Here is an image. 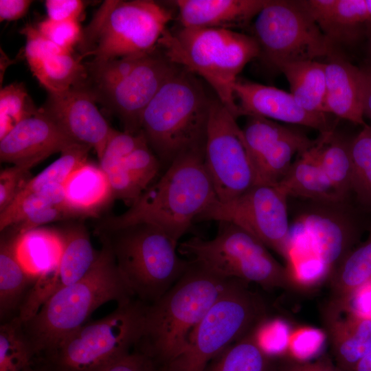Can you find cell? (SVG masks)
Listing matches in <instances>:
<instances>
[{"instance_id": "12", "label": "cell", "mask_w": 371, "mask_h": 371, "mask_svg": "<svg viewBox=\"0 0 371 371\" xmlns=\"http://www.w3.org/2000/svg\"><path fill=\"white\" fill-rule=\"evenodd\" d=\"M235 117L218 98L210 105L204 161L217 201H230L256 185L255 173Z\"/></svg>"}, {"instance_id": "25", "label": "cell", "mask_w": 371, "mask_h": 371, "mask_svg": "<svg viewBox=\"0 0 371 371\" xmlns=\"http://www.w3.org/2000/svg\"><path fill=\"white\" fill-rule=\"evenodd\" d=\"M63 246L62 233L38 227L19 235L16 249L23 268L36 281L57 267Z\"/></svg>"}, {"instance_id": "30", "label": "cell", "mask_w": 371, "mask_h": 371, "mask_svg": "<svg viewBox=\"0 0 371 371\" xmlns=\"http://www.w3.org/2000/svg\"><path fill=\"white\" fill-rule=\"evenodd\" d=\"M74 52L54 54L29 63V67L48 93H60L80 85L86 68Z\"/></svg>"}, {"instance_id": "33", "label": "cell", "mask_w": 371, "mask_h": 371, "mask_svg": "<svg viewBox=\"0 0 371 371\" xmlns=\"http://www.w3.org/2000/svg\"><path fill=\"white\" fill-rule=\"evenodd\" d=\"M91 148L89 146L80 143L68 147L60 153L58 159L37 175L30 178L15 198L24 196L47 186H63L69 177L87 162Z\"/></svg>"}, {"instance_id": "37", "label": "cell", "mask_w": 371, "mask_h": 371, "mask_svg": "<svg viewBox=\"0 0 371 371\" xmlns=\"http://www.w3.org/2000/svg\"><path fill=\"white\" fill-rule=\"evenodd\" d=\"M34 357L23 337L22 322L14 317L0 326V371H23Z\"/></svg>"}, {"instance_id": "43", "label": "cell", "mask_w": 371, "mask_h": 371, "mask_svg": "<svg viewBox=\"0 0 371 371\" xmlns=\"http://www.w3.org/2000/svg\"><path fill=\"white\" fill-rule=\"evenodd\" d=\"M276 371H343L326 355L315 361H305L293 356L280 355Z\"/></svg>"}, {"instance_id": "29", "label": "cell", "mask_w": 371, "mask_h": 371, "mask_svg": "<svg viewBox=\"0 0 371 371\" xmlns=\"http://www.w3.org/2000/svg\"><path fill=\"white\" fill-rule=\"evenodd\" d=\"M349 144L335 137L333 131L321 133L317 140L318 164L341 200L352 190V166Z\"/></svg>"}, {"instance_id": "47", "label": "cell", "mask_w": 371, "mask_h": 371, "mask_svg": "<svg viewBox=\"0 0 371 371\" xmlns=\"http://www.w3.org/2000/svg\"><path fill=\"white\" fill-rule=\"evenodd\" d=\"M363 71L364 74L363 113L371 123V68L363 69Z\"/></svg>"}, {"instance_id": "7", "label": "cell", "mask_w": 371, "mask_h": 371, "mask_svg": "<svg viewBox=\"0 0 371 371\" xmlns=\"http://www.w3.org/2000/svg\"><path fill=\"white\" fill-rule=\"evenodd\" d=\"M211 239L194 236L178 245L190 262L221 277L254 282L266 290L297 291L300 284L257 238L228 222H218Z\"/></svg>"}, {"instance_id": "23", "label": "cell", "mask_w": 371, "mask_h": 371, "mask_svg": "<svg viewBox=\"0 0 371 371\" xmlns=\"http://www.w3.org/2000/svg\"><path fill=\"white\" fill-rule=\"evenodd\" d=\"M317 140L300 153L277 184L287 196H294L318 201L336 202L341 199L321 170L317 159Z\"/></svg>"}, {"instance_id": "31", "label": "cell", "mask_w": 371, "mask_h": 371, "mask_svg": "<svg viewBox=\"0 0 371 371\" xmlns=\"http://www.w3.org/2000/svg\"><path fill=\"white\" fill-rule=\"evenodd\" d=\"M278 359L265 352L251 331L215 357L203 371H276Z\"/></svg>"}, {"instance_id": "36", "label": "cell", "mask_w": 371, "mask_h": 371, "mask_svg": "<svg viewBox=\"0 0 371 371\" xmlns=\"http://www.w3.org/2000/svg\"><path fill=\"white\" fill-rule=\"evenodd\" d=\"M54 205H67L63 186H47L22 197L15 198L0 212V230L15 225L29 214Z\"/></svg>"}, {"instance_id": "28", "label": "cell", "mask_w": 371, "mask_h": 371, "mask_svg": "<svg viewBox=\"0 0 371 371\" xmlns=\"http://www.w3.org/2000/svg\"><path fill=\"white\" fill-rule=\"evenodd\" d=\"M330 300L350 304L355 295L371 282V233L352 249L328 276Z\"/></svg>"}, {"instance_id": "2", "label": "cell", "mask_w": 371, "mask_h": 371, "mask_svg": "<svg viewBox=\"0 0 371 371\" xmlns=\"http://www.w3.org/2000/svg\"><path fill=\"white\" fill-rule=\"evenodd\" d=\"M102 240V249L90 271L53 294L35 315L22 323L23 337L34 357L84 325L101 305L110 301L118 304L134 297L109 243Z\"/></svg>"}, {"instance_id": "24", "label": "cell", "mask_w": 371, "mask_h": 371, "mask_svg": "<svg viewBox=\"0 0 371 371\" xmlns=\"http://www.w3.org/2000/svg\"><path fill=\"white\" fill-rule=\"evenodd\" d=\"M3 234L0 242L1 319L19 311L27 287L35 282L18 258L16 244L19 235L8 230L3 231Z\"/></svg>"}, {"instance_id": "6", "label": "cell", "mask_w": 371, "mask_h": 371, "mask_svg": "<svg viewBox=\"0 0 371 371\" xmlns=\"http://www.w3.org/2000/svg\"><path fill=\"white\" fill-rule=\"evenodd\" d=\"M148 304L133 297L98 320L85 324L44 355L49 371H104L137 347Z\"/></svg>"}, {"instance_id": "11", "label": "cell", "mask_w": 371, "mask_h": 371, "mask_svg": "<svg viewBox=\"0 0 371 371\" xmlns=\"http://www.w3.org/2000/svg\"><path fill=\"white\" fill-rule=\"evenodd\" d=\"M252 36L259 56L275 69L282 63L317 60L334 54L333 47L300 1L267 0L255 18Z\"/></svg>"}, {"instance_id": "16", "label": "cell", "mask_w": 371, "mask_h": 371, "mask_svg": "<svg viewBox=\"0 0 371 371\" xmlns=\"http://www.w3.org/2000/svg\"><path fill=\"white\" fill-rule=\"evenodd\" d=\"M76 143L39 108L0 139V159L30 170Z\"/></svg>"}, {"instance_id": "20", "label": "cell", "mask_w": 371, "mask_h": 371, "mask_svg": "<svg viewBox=\"0 0 371 371\" xmlns=\"http://www.w3.org/2000/svg\"><path fill=\"white\" fill-rule=\"evenodd\" d=\"M303 7L334 47L351 43L371 24V0H303Z\"/></svg>"}, {"instance_id": "41", "label": "cell", "mask_w": 371, "mask_h": 371, "mask_svg": "<svg viewBox=\"0 0 371 371\" xmlns=\"http://www.w3.org/2000/svg\"><path fill=\"white\" fill-rule=\"evenodd\" d=\"M20 32L26 39L24 54L27 64L51 55L74 52L56 45L31 24H27Z\"/></svg>"}, {"instance_id": "40", "label": "cell", "mask_w": 371, "mask_h": 371, "mask_svg": "<svg viewBox=\"0 0 371 371\" xmlns=\"http://www.w3.org/2000/svg\"><path fill=\"white\" fill-rule=\"evenodd\" d=\"M39 32L59 47L74 52L79 43L82 30L79 21H54L45 19L36 26Z\"/></svg>"}, {"instance_id": "38", "label": "cell", "mask_w": 371, "mask_h": 371, "mask_svg": "<svg viewBox=\"0 0 371 371\" xmlns=\"http://www.w3.org/2000/svg\"><path fill=\"white\" fill-rule=\"evenodd\" d=\"M39 110L23 83H12L0 91V139L19 123Z\"/></svg>"}, {"instance_id": "5", "label": "cell", "mask_w": 371, "mask_h": 371, "mask_svg": "<svg viewBox=\"0 0 371 371\" xmlns=\"http://www.w3.org/2000/svg\"><path fill=\"white\" fill-rule=\"evenodd\" d=\"M212 100L194 74L179 66L163 84L141 124L161 165L168 166L181 154L204 148Z\"/></svg>"}, {"instance_id": "4", "label": "cell", "mask_w": 371, "mask_h": 371, "mask_svg": "<svg viewBox=\"0 0 371 371\" xmlns=\"http://www.w3.org/2000/svg\"><path fill=\"white\" fill-rule=\"evenodd\" d=\"M157 47L172 63L201 76L235 118L239 117L233 87L244 67L259 56L252 35L229 29L181 26L166 29Z\"/></svg>"}, {"instance_id": "21", "label": "cell", "mask_w": 371, "mask_h": 371, "mask_svg": "<svg viewBox=\"0 0 371 371\" xmlns=\"http://www.w3.org/2000/svg\"><path fill=\"white\" fill-rule=\"evenodd\" d=\"M181 26L229 29L255 19L267 0H176Z\"/></svg>"}, {"instance_id": "10", "label": "cell", "mask_w": 371, "mask_h": 371, "mask_svg": "<svg viewBox=\"0 0 371 371\" xmlns=\"http://www.w3.org/2000/svg\"><path fill=\"white\" fill-rule=\"evenodd\" d=\"M247 284L230 280L193 330L184 350L161 371H203L219 353L271 316L266 301Z\"/></svg>"}, {"instance_id": "39", "label": "cell", "mask_w": 371, "mask_h": 371, "mask_svg": "<svg viewBox=\"0 0 371 371\" xmlns=\"http://www.w3.org/2000/svg\"><path fill=\"white\" fill-rule=\"evenodd\" d=\"M352 166V190L363 201L371 203V125L349 144Z\"/></svg>"}, {"instance_id": "42", "label": "cell", "mask_w": 371, "mask_h": 371, "mask_svg": "<svg viewBox=\"0 0 371 371\" xmlns=\"http://www.w3.org/2000/svg\"><path fill=\"white\" fill-rule=\"evenodd\" d=\"M30 170L13 166L1 170L0 174V212L3 210L16 197L30 179L27 175Z\"/></svg>"}, {"instance_id": "1", "label": "cell", "mask_w": 371, "mask_h": 371, "mask_svg": "<svg viewBox=\"0 0 371 371\" xmlns=\"http://www.w3.org/2000/svg\"><path fill=\"white\" fill-rule=\"evenodd\" d=\"M217 201L204 161V148L177 157L124 213L107 218L99 234L146 223L179 245L192 225Z\"/></svg>"}, {"instance_id": "13", "label": "cell", "mask_w": 371, "mask_h": 371, "mask_svg": "<svg viewBox=\"0 0 371 371\" xmlns=\"http://www.w3.org/2000/svg\"><path fill=\"white\" fill-rule=\"evenodd\" d=\"M286 194L277 186L255 185L229 202L218 201L197 221L228 222L289 259L291 232Z\"/></svg>"}, {"instance_id": "22", "label": "cell", "mask_w": 371, "mask_h": 371, "mask_svg": "<svg viewBox=\"0 0 371 371\" xmlns=\"http://www.w3.org/2000/svg\"><path fill=\"white\" fill-rule=\"evenodd\" d=\"M63 189L67 206L80 218L96 216L114 199L104 172L87 161L69 177Z\"/></svg>"}, {"instance_id": "32", "label": "cell", "mask_w": 371, "mask_h": 371, "mask_svg": "<svg viewBox=\"0 0 371 371\" xmlns=\"http://www.w3.org/2000/svg\"><path fill=\"white\" fill-rule=\"evenodd\" d=\"M315 143V140L292 130L254 165L256 185H277L289 170L293 156L303 153Z\"/></svg>"}, {"instance_id": "14", "label": "cell", "mask_w": 371, "mask_h": 371, "mask_svg": "<svg viewBox=\"0 0 371 371\" xmlns=\"http://www.w3.org/2000/svg\"><path fill=\"white\" fill-rule=\"evenodd\" d=\"M156 48L146 54L117 83L91 95L95 102L118 117L124 131H142V118L146 108L178 67Z\"/></svg>"}, {"instance_id": "26", "label": "cell", "mask_w": 371, "mask_h": 371, "mask_svg": "<svg viewBox=\"0 0 371 371\" xmlns=\"http://www.w3.org/2000/svg\"><path fill=\"white\" fill-rule=\"evenodd\" d=\"M303 223L328 276L352 249L354 234L348 225L319 214L306 216Z\"/></svg>"}, {"instance_id": "19", "label": "cell", "mask_w": 371, "mask_h": 371, "mask_svg": "<svg viewBox=\"0 0 371 371\" xmlns=\"http://www.w3.org/2000/svg\"><path fill=\"white\" fill-rule=\"evenodd\" d=\"M325 63L326 96L324 113L366 124L363 113L364 74L344 59L333 54Z\"/></svg>"}, {"instance_id": "3", "label": "cell", "mask_w": 371, "mask_h": 371, "mask_svg": "<svg viewBox=\"0 0 371 371\" xmlns=\"http://www.w3.org/2000/svg\"><path fill=\"white\" fill-rule=\"evenodd\" d=\"M230 280L190 262L164 295L148 304L143 333L135 349L161 370L184 350L193 330Z\"/></svg>"}, {"instance_id": "44", "label": "cell", "mask_w": 371, "mask_h": 371, "mask_svg": "<svg viewBox=\"0 0 371 371\" xmlns=\"http://www.w3.org/2000/svg\"><path fill=\"white\" fill-rule=\"evenodd\" d=\"M45 6L48 19L79 21L85 9V3L80 0H47Z\"/></svg>"}, {"instance_id": "17", "label": "cell", "mask_w": 371, "mask_h": 371, "mask_svg": "<svg viewBox=\"0 0 371 371\" xmlns=\"http://www.w3.org/2000/svg\"><path fill=\"white\" fill-rule=\"evenodd\" d=\"M238 115L305 126L325 133L332 131L326 113H312L301 107L291 93L274 87L241 79L233 87Z\"/></svg>"}, {"instance_id": "49", "label": "cell", "mask_w": 371, "mask_h": 371, "mask_svg": "<svg viewBox=\"0 0 371 371\" xmlns=\"http://www.w3.org/2000/svg\"><path fill=\"white\" fill-rule=\"evenodd\" d=\"M23 371H49L45 368H34L32 366V364L27 366Z\"/></svg>"}, {"instance_id": "18", "label": "cell", "mask_w": 371, "mask_h": 371, "mask_svg": "<svg viewBox=\"0 0 371 371\" xmlns=\"http://www.w3.org/2000/svg\"><path fill=\"white\" fill-rule=\"evenodd\" d=\"M321 315L335 364L343 371H353L371 349V317L350 304L330 299Z\"/></svg>"}, {"instance_id": "9", "label": "cell", "mask_w": 371, "mask_h": 371, "mask_svg": "<svg viewBox=\"0 0 371 371\" xmlns=\"http://www.w3.org/2000/svg\"><path fill=\"white\" fill-rule=\"evenodd\" d=\"M171 20V12L154 1L106 0L82 30L77 54L105 61L149 52Z\"/></svg>"}, {"instance_id": "48", "label": "cell", "mask_w": 371, "mask_h": 371, "mask_svg": "<svg viewBox=\"0 0 371 371\" xmlns=\"http://www.w3.org/2000/svg\"><path fill=\"white\" fill-rule=\"evenodd\" d=\"M353 371H371V349L358 362Z\"/></svg>"}, {"instance_id": "27", "label": "cell", "mask_w": 371, "mask_h": 371, "mask_svg": "<svg viewBox=\"0 0 371 371\" xmlns=\"http://www.w3.org/2000/svg\"><path fill=\"white\" fill-rule=\"evenodd\" d=\"M276 69L287 79L291 93L301 107L309 112L325 113V63L293 61L282 63Z\"/></svg>"}, {"instance_id": "15", "label": "cell", "mask_w": 371, "mask_h": 371, "mask_svg": "<svg viewBox=\"0 0 371 371\" xmlns=\"http://www.w3.org/2000/svg\"><path fill=\"white\" fill-rule=\"evenodd\" d=\"M40 109L72 139L93 148L100 159L114 128L88 92L73 87L63 92L48 93Z\"/></svg>"}, {"instance_id": "35", "label": "cell", "mask_w": 371, "mask_h": 371, "mask_svg": "<svg viewBox=\"0 0 371 371\" xmlns=\"http://www.w3.org/2000/svg\"><path fill=\"white\" fill-rule=\"evenodd\" d=\"M161 164L148 142L139 146L121 160L104 169H113L133 182L143 193L157 177Z\"/></svg>"}, {"instance_id": "34", "label": "cell", "mask_w": 371, "mask_h": 371, "mask_svg": "<svg viewBox=\"0 0 371 371\" xmlns=\"http://www.w3.org/2000/svg\"><path fill=\"white\" fill-rule=\"evenodd\" d=\"M292 129L260 116H247L242 136L253 169L254 165Z\"/></svg>"}, {"instance_id": "45", "label": "cell", "mask_w": 371, "mask_h": 371, "mask_svg": "<svg viewBox=\"0 0 371 371\" xmlns=\"http://www.w3.org/2000/svg\"><path fill=\"white\" fill-rule=\"evenodd\" d=\"M104 371L161 370L149 357L137 349H134L113 362Z\"/></svg>"}, {"instance_id": "8", "label": "cell", "mask_w": 371, "mask_h": 371, "mask_svg": "<svg viewBox=\"0 0 371 371\" xmlns=\"http://www.w3.org/2000/svg\"><path fill=\"white\" fill-rule=\"evenodd\" d=\"M100 236L133 296L148 304L164 295L190 266L180 257L179 245L154 225L139 223Z\"/></svg>"}, {"instance_id": "46", "label": "cell", "mask_w": 371, "mask_h": 371, "mask_svg": "<svg viewBox=\"0 0 371 371\" xmlns=\"http://www.w3.org/2000/svg\"><path fill=\"white\" fill-rule=\"evenodd\" d=\"M32 1L0 0V21H16L23 17Z\"/></svg>"}]
</instances>
